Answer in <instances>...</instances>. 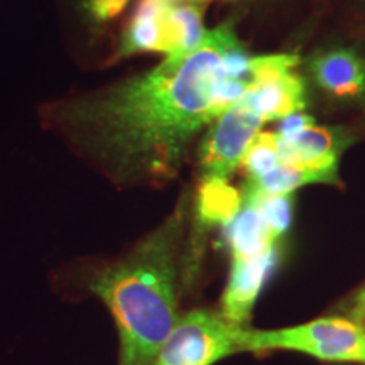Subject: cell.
<instances>
[{"label":"cell","mask_w":365,"mask_h":365,"mask_svg":"<svg viewBox=\"0 0 365 365\" xmlns=\"http://www.w3.org/2000/svg\"><path fill=\"white\" fill-rule=\"evenodd\" d=\"M314 125V118L307 115V113H293V115L282 118L281 122V127H279V132H277V135L279 137H293L296 134H299V132H303L304 129H308V127Z\"/></svg>","instance_id":"19"},{"label":"cell","mask_w":365,"mask_h":365,"mask_svg":"<svg viewBox=\"0 0 365 365\" xmlns=\"http://www.w3.org/2000/svg\"><path fill=\"white\" fill-rule=\"evenodd\" d=\"M279 164L277 158V134L261 132L252 139L242 156L240 166L247 175V180H257L266 176Z\"/></svg>","instance_id":"15"},{"label":"cell","mask_w":365,"mask_h":365,"mask_svg":"<svg viewBox=\"0 0 365 365\" xmlns=\"http://www.w3.org/2000/svg\"><path fill=\"white\" fill-rule=\"evenodd\" d=\"M242 196L252 200L261 210L264 220H266L269 230L276 239H281L286 234L287 228L291 225V218H293V196L289 195H254L249 191H244Z\"/></svg>","instance_id":"16"},{"label":"cell","mask_w":365,"mask_h":365,"mask_svg":"<svg viewBox=\"0 0 365 365\" xmlns=\"http://www.w3.org/2000/svg\"><path fill=\"white\" fill-rule=\"evenodd\" d=\"M227 239L230 244L232 262H245L276 252L279 239L272 235L261 210L252 200L242 196L239 213L227 223Z\"/></svg>","instance_id":"11"},{"label":"cell","mask_w":365,"mask_h":365,"mask_svg":"<svg viewBox=\"0 0 365 365\" xmlns=\"http://www.w3.org/2000/svg\"><path fill=\"white\" fill-rule=\"evenodd\" d=\"M129 0H88V9L98 22L112 21L124 11Z\"/></svg>","instance_id":"18"},{"label":"cell","mask_w":365,"mask_h":365,"mask_svg":"<svg viewBox=\"0 0 365 365\" xmlns=\"http://www.w3.org/2000/svg\"><path fill=\"white\" fill-rule=\"evenodd\" d=\"M299 63L298 54H264V56H252L249 63V76L252 85L259 81L274 78L291 71Z\"/></svg>","instance_id":"17"},{"label":"cell","mask_w":365,"mask_h":365,"mask_svg":"<svg viewBox=\"0 0 365 365\" xmlns=\"http://www.w3.org/2000/svg\"><path fill=\"white\" fill-rule=\"evenodd\" d=\"M232 24L207 31L195 51L173 54L144 75L53 108V122L113 181L163 182L217 118L223 54L237 43Z\"/></svg>","instance_id":"1"},{"label":"cell","mask_w":365,"mask_h":365,"mask_svg":"<svg viewBox=\"0 0 365 365\" xmlns=\"http://www.w3.org/2000/svg\"><path fill=\"white\" fill-rule=\"evenodd\" d=\"M317 85L336 98L365 93V59L350 49H335L313 58L309 65Z\"/></svg>","instance_id":"10"},{"label":"cell","mask_w":365,"mask_h":365,"mask_svg":"<svg viewBox=\"0 0 365 365\" xmlns=\"http://www.w3.org/2000/svg\"><path fill=\"white\" fill-rule=\"evenodd\" d=\"M242 207V193L228 185V180H205L196 200V225L200 230L230 223Z\"/></svg>","instance_id":"12"},{"label":"cell","mask_w":365,"mask_h":365,"mask_svg":"<svg viewBox=\"0 0 365 365\" xmlns=\"http://www.w3.org/2000/svg\"><path fill=\"white\" fill-rule=\"evenodd\" d=\"M220 313L195 309L182 314L153 365H215L239 354V333Z\"/></svg>","instance_id":"4"},{"label":"cell","mask_w":365,"mask_h":365,"mask_svg":"<svg viewBox=\"0 0 365 365\" xmlns=\"http://www.w3.org/2000/svg\"><path fill=\"white\" fill-rule=\"evenodd\" d=\"M185 207L115 261L91 267L85 289L110 312L118 333V365H153L180 322L178 289Z\"/></svg>","instance_id":"2"},{"label":"cell","mask_w":365,"mask_h":365,"mask_svg":"<svg viewBox=\"0 0 365 365\" xmlns=\"http://www.w3.org/2000/svg\"><path fill=\"white\" fill-rule=\"evenodd\" d=\"M339 153L340 135L328 127L312 125L293 137L277 135L279 164L339 175Z\"/></svg>","instance_id":"7"},{"label":"cell","mask_w":365,"mask_h":365,"mask_svg":"<svg viewBox=\"0 0 365 365\" xmlns=\"http://www.w3.org/2000/svg\"><path fill=\"white\" fill-rule=\"evenodd\" d=\"M207 31L203 27L202 9L195 4H173L166 21L164 54H186L203 43Z\"/></svg>","instance_id":"13"},{"label":"cell","mask_w":365,"mask_h":365,"mask_svg":"<svg viewBox=\"0 0 365 365\" xmlns=\"http://www.w3.org/2000/svg\"><path fill=\"white\" fill-rule=\"evenodd\" d=\"M276 252L262 255L254 261L232 262L230 276L222 296L220 313L225 322L237 328H247L250 313L261 293Z\"/></svg>","instance_id":"6"},{"label":"cell","mask_w":365,"mask_h":365,"mask_svg":"<svg viewBox=\"0 0 365 365\" xmlns=\"http://www.w3.org/2000/svg\"><path fill=\"white\" fill-rule=\"evenodd\" d=\"M291 350L327 362L365 364V328L349 318H319L293 328H242L239 352Z\"/></svg>","instance_id":"3"},{"label":"cell","mask_w":365,"mask_h":365,"mask_svg":"<svg viewBox=\"0 0 365 365\" xmlns=\"http://www.w3.org/2000/svg\"><path fill=\"white\" fill-rule=\"evenodd\" d=\"M242 102L249 105L262 122L282 120L307 107V86L301 76L287 71L250 86Z\"/></svg>","instance_id":"8"},{"label":"cell","mask_w":365,"mask_h":365,"mask_svg":"<svg viewBox=\"0 0 365 365\" xmlns=\"http://www.w3.org/2000/svg\"><path fill=\"white\" fill-rule=\"evenodd\" d=\"M312 182H330V185H336L339 182V175L317 171L312 170V168L277 164L266 176L257 178V180H247L244 191L264 196L289 195L294 190L301 188V186L312 185Z\"/></svg>","instance_id":"14"},{"label":"cell","mask_w":365,"mask_h":365,"mask_svg":"<svg viewBox=\"0 0 365 365\" xmlns=\"http://www.w3.org/2000/svg\"><path fill=\"white\" fill-rule=\"evenodd\" d=\"M182 2H198V0H182Z\"/></svg>","instance_id":"21"},{"label":"cell","mask_w":365,"mask_h":365,"mask_svg":"<svg viewBox=\"0 0 365 365\" xmlns=\"http://www.w3.org/2000/svg\"><path fill=\"white\" fill-rule=\"evenodd\" d=\"M262 124V118L242 100L218 115L200 148L202 181L228 180L234 175Z\"/></svg>","instance_id":"5"},{"label":"cell","mask_w":365,"mask_h":365,"mask_svg":"<svg viewBox=\"0 0 365 365\" xmlns=\"http://www.w3.org/2000/svg\"><path fill=\"white\" fill-rule=\"evenodd\" d=\"M175 0H139L120 38L117 58L137 53H164L166 21Z\"/></svg>","instance_id":"9"},{"label":"cell","mask_w":365,"mask_h":365,"mask_svg":"<svg viewBox=\"0 0 365 365\" xmlns=\"http://www.w3.org/2000/svg\"><path fill=\"white\" fill-rule=\"evenodd\" d=\"M346 317H349V319H352L354 323L365 328V286L355 294L352 304L346 309Z\"/></svg>","instance_id":"20"}]
</instances>
